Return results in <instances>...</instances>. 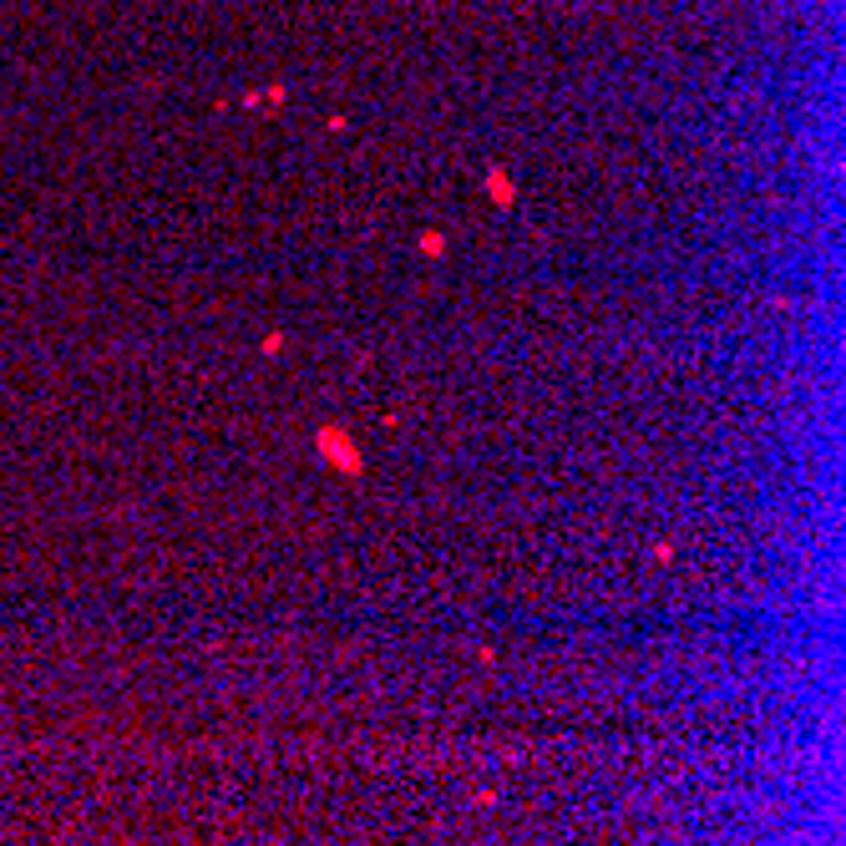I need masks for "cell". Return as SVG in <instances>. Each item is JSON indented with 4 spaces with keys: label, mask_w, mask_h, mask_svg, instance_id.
<instances>
[{
    "label": "cell",
    "mask_w": 846,
    "mask_h": 846,
    "mask_svg": "<svg viewBox=\"0 0 846 846\" xmlns=\"http://www.w3.org/2000/svg\"><path fill=\"white\" fill-rule=\"evenodd\" d=\"M320 451H325V456L335 461L340 472H350V477H355V472L365 467V461H360V451L350 446V436H345V431H330V426H325V431H320Z\"/></svg>",
    "instance_id": "cell-1"
},
{
    "label": "cell",
    "mask_w": 846,
    "mask_h": 846,
    "mask_svg": "<svg viewBox=\"0 0 846 846\" xmlns=\"http://www.w3.org/2000/svg\"><path fill=\"white\" fill-rule=\"evenodd\" d=\"M492 188H497V203H512V188H507V178H502V173L492 178Z\"/></svg>",
    "instance_id": "cell-2"
}]
</instances>
